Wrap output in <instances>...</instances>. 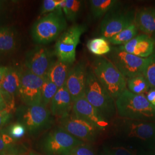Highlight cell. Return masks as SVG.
<instances>
[{"label":"cell","mask_w":155,"mask_h":155,"mask_svg":"<svg viewBox=\"0 0 155 155\" xmlns=\"http://www.w3.org/2000/svg\"><path fill=\"white\" fill-rule=\"evenodd\" d=\"M15 140L9 134L0 132V153L12 150Z\"/></svg>","instance_id":"obj_30"},{"label":"cell","mask_w":155,"mask_h":155,"mask_svg":"<svg viewBox=\"0 0 155 155\" xmlns=\"http://www.w3.org/2000/svg\"><path fill=\"white\" fill-rule=\"evenodd\" d=\"M9 70V68L6 67H0V83L2 81L4 78Z\"/></svg>","instance_id":"obj_36"},{"label":"cell","mask_w":155,"mask_h":155,"mask_svg":"<svg viewBox=\"0 0 155 155\" xmlns=\"http://www.w3.org/2000/svg\"><path fill=\"white\" fill-rule=\"evenodd\" d=\"M46 78L41 77L25 71L21 74V84L18 94L28 106L41 103V89Z\"/></svg>","instance_id":"obj_10"},{"label":"cell","mask_w":155,"mask_h":155,"mask_svg":"<svg viewBox=\"0 0 155 155\" xmlns=\"http://www.w3.org/2000/svg\"><path fill=\"white\" fill-rule=\"evenodd\" d=\"M127 90L133 94L144 95L150 90V85L143 75H139L127 79Z\"/></svg>","instance_id":"obj_25"},{"label":"cell","mask_w":155,"mask_h":155,"mask_svg":"<svg viewBox=\"0 0 155 155\" xmlns=\"http://www.w3.org/2000/svg\"><path fill=\"white\" fill-rule=\"evenodd\" d=\"M4 28L5 27H3V28H0V35H1V34L2 33V32H3V31L4 30Z\"/></svg>","instance_id":"obj_40"},{"label":"cell","mask_w":155,"mask_h":155,"mask_svg":"<svg viewBox=\"0 0 155 155\" xmlns=\"http://www.w3.org/2000/svg\"><path fill=\"white\" fill-rule=\"evenodd\" d=\"M89 4L91 16L94 19H99L120 8L121 2L118 0H91Z\"/></svg>","instance_id":"obj_21"},{"label":"cell","mask_w":155,"mask_h":155,"mask_svg":"<svg viewBox=\"0 0 155 155\" xmlns=\"http://www.w3.org/2000/svg\"><path fill=\"white\" fill-rule=\"evenodd\" d=\"M72 111L75 116L91 123L101 131L109 126V121L89 103L84 95L74 102Z\"/></svg>","instance_id":"obj_15"},{"label":"cell","mask_w":155,"mask_h":155,"mask_svg":"<svg viewBox=\"0 0 155 155\" xmlns=\"http://www.w3.org/2000/svg\"><path fill=\"white\" fill-rule=\"evenodd\" d=\"M29 155H38V154H36V153H34L33 152H31L30 153H29Z\"/></svg>","instance_id":"obj_42"},{"label":"cell","mask_w":155,"mask_h":155,"mask_svg":"<svg viewBox=\"0 0 155 155\" xmlns=\"http://www.w3.org/2000/svg\"><path fill=\"white\" fill-rule=\"evenodd\" d=\"M143 76L149 84L150 88L155 89V51L152 55L148 58Z\"/></svg>","instance_id":"obj_28"},{"label":"cell","mask_w":155,"mask_h":155,"mask_svg":"<svg viewBox=\"0 0 155 155\" xmlns=\"http://www.w3.org/2000/svg\"><path fill=\"white\" fill-rule=\"evenodd\" d=\"M136 12L117 9L104 17L99 28V37L109 39L134 23Z\"/></svg>","instance_id":"obj_7"},{"label":"cell","mask_w":155,"mask_h":155,"mask_svg":"<svg viewBox=\"0 0 155 155\" xmlns=\"http://www.w3.org/2000/svg\"><path fill=\"white\" fill-rule=\"evenodd\" d=\"M83 144V141L60 127L47 134L43 147L50 155H68L75 148Z\"/></svg>","instance_id":"obj_8"},{"label":"cell","mask_w":155,"mask_h":155,"mask_svg":"<svg viewBox=\"0 0 155 155\" xmlns=\"http://www.w3.org/2000/svg\"><path fill=\"white\" fill-rule=\"evenodd\" d=\"M0 155H22L21 154L18 153L16 151L13 150H9L5 152H3L0 153Z\"/></svg>","instance_id":"obj_37"},{"label":"cell","mask_w":155,"mask_h":155,"mask_svg":"<svg viewBox=\"0 0 155 155\" xmlns=\"http://www.w3.org/2000/svg\"><path fill=\"white\" fill-rule=\"evenodd\" d=\"M21 73L15 69L9 68L1 82V92L6 104V109H15V95L18 93L21 84Z\"/></svg>","instance_id":"obj_17"},{"label":"cell","mask_w":155,"mask_h":155,"mask_svg":"<svg viewBox=\"0 0 155 155\" xmlns=\"http://www.w3.org/2000/svg\"><path fill=\"white\" fill-rule=\"evenodd\" d=\"M89 51L97 57L108 55L111 51L110 43L103 37H97L88 40L86 44Z\"/></svg>","instance_id":"obj_22"},{"label":"cell","mask_w":155,"mask_h":155,"mask_svg":"<svg viewBox=\"0 0 155 155\" xmlns=\"http://www.w3.org/2000/svg\"><path fill=\"white\" fill-rule=\"evenodd\" d=\"M120 50L141 58H148L155 51V43L149 35L140 34L125 45L118 47Z\"/></svg>","instance_id":"obj_16"},{"label":"cell","mask_w":155,"mask_h":155,"mask_svg":"<svg viewBox=\"0 0 155 155\" xmlns=\"http://www.w3.org/2000/svg\"><path fill=\"white\" fill-rule=\"evenodd\" d=\"M60 8L57 11L48 13L33 24L32 36L39 45H46L57 40L66 29V20Z\"/></svg>","instance_id":"obj_4"},{"label":"cell","mask_w":155,"mask_h":155,"mask_svg":"<svg viewBox=\"0 0 155 155\" xmlns=\"http://www.w3.org/2000/svg\"><path fill=\"white\" fill-rule=\"evenodd\" d=\"M63 0H45L41 9V15L56 11L61 8Z\"/></svg>","instance_id":"obj_29"},{"label":"cell","mask_w":155,"mask_h":155,"mask_svg":"<svg viewBox=\"0 0 155 155\" xmlns=\"http://www.w3.org/2000/svg\"><path fill=\"white\" fill-rule=\"evenodd\" d=\"M6 109V104L3 96L0 98V111Z\"/></svg>","instance_id":"obj_38"},{"label":"cell","mask_w":155,"mask_h":155,"mask_svg":"<svg viewBox=\"0 0 155 155\" xmlns=\"http://www.w3.org/2000/svg\"><path fill=\"white\" fill-rule=\"evenodd\" d=\"M68 155H95L89 147L83 144L75 148Z\"/></svg>","instance_id":"obj_32"},{"label":"cell","mask_w":155,"mask_h":155,"mask_svg":"<svg viewBox=\"0 0 155 155\" xmlns=\"http://www.w3.org/2000/svg\"><path fill=\"white\" fill-rule=\"evenodd\" d=\"M111 152L113 155H137L136 152L123 147H113Z\"/></svg>","instance_id":"obj_33"},{"label":"cell","mask_w":155,"mask_h":155,"mask_svg":"<svg viewBox=\"0 0 155 155\" xmlns=\"http://www.w3.org/2000/svg\"><path fill=\"white\" fill-rule=\"evenodd\" d=\"M134 24L144 34L152 35L155 33V8L147 7L136 12Z\"/></svg>","instance_id":"obj_19"},{"label":"cell","mask_w":155,"mask_h":155,"mask_svg":"<svg viewBox=\"0 0 155 155\" xmlns=\"http://www.w3.org/2000/svg\"><path fill=\"white\" fill-rule=\"evenodd\" d=\"M58 89L54 83L46 77L41 89V104L45 106L48 105L51 102Z\"/></svg>","instance_id":"obj_27"},{"label":"cell","mask_w":155,"mask_h":155,"mask_svg":"<svg viewBox=\"0 0 155 155\" xmlns=\"http://www.w3.org/2000/svg\"><path fill=\"white\" fill-rule=\"evenodd\" d=\"M72 106L71 96L64 86L58 89L51 102V114L61 118L70 114Z\"/></svg>","instance_id":"obj_18"},{"label":"cell","mask_w":155,"mask_h":155,"mask_svg":"<svg viewBox=\"0 0 155 155\" xmlns=\"http://www.w3.org/2000/svg\"><path fill=\"white\" fill-rule=\"evenodd\" d=\"M88 67L83 60L72 66L67 79L66 87L71 96L73 103L84 95Z\"/></svg>","instance_id":"obj_14"},{"label":"cell","mask_w":155,"mask_h":155,"mask_svg":"<svg viewBox=\"0 0 155 155\" xmlns=\"http://www.w3.org/2000/svg\"><path fill=\"white\" fill-rule=\"evenodd\" d=\"M16 46L15 33L13 29L5 27L0 35V53L13 51Z\"/></svg>","instance_id":"obj_26"},{"label":"cell","mask_w":155,"mask_h":155,"mask_svg":"<svg viewBox=\"0 0 155 155\" xmlns=\"http://www.w3.org/2000/svg\"><path fill=\"white\" fill-rule=\"evenodd\" d=\"M145 97L150 103L155 107V89H150Z\"/></svg>","instance_id":"obj_35"},{"label":"cell","mask_w":155,"mask_h":155,"mask_svg":"<svg viewBox=\"0 0 155 155\" xmlns=\"http://www.w3.org/2000/svg\"><path fill=\"white\" fill-rule=\"evenodd\" d=\"M117 130L129 138L148 140L155 137V122L121 118L116 124Z\"/></svg>","instance_id":"obj_12"},{"label":"cell","mask_w":155,"mask_h":155,"mask_svg":"<svg viewBox=\"0 0 155 155\" xmlns=\"http://www.w3.org/2000/svg\"><path fill=\"white\" fill-rule=\"evenodd\" d=\"M86 30V24H75L61 34L55 45L54 53L58 60L71 65L74 64L77 45Z\"/></svg>","instance_id":"obj_5"},{"label":"cell","mask_w":155,"mask_h":155,"mask_svg":"<svg viewBox=\"0 0 155 155\" xmlns=\"http://www.w3.org/2000/svg\"><path fill=\"white\" fill-rule=\"evenodd\" d=\"M111 154H112V153H111Z\"/></svg>","instance_id":"obj_44"},{"label":"cell","mask_w":155,"mask_h":155,"mask_svg":"<svg viewBox=\"0 0 155 155\" xmlns=\"http://www.w3.org/2000/svg\"><path fill=\"white\" fill-rule=\"evenodd\" d=\"M72 65L66 63L56 61L51 67L47 78L60 89L64 86L69 71Z\"/></svg>","instance_id":"obj_20"},{"label":"cell","mask_w":155,"mask_h":155,"mask_svg":"<svg viewBox=\"0 0 155 155\" xmlns=\"http://www.w3.org/2000/svg\"><path fill=\"white\" fill-rule=\"evenodd\" d=\"M101 155H112V154H111V150H108L107 148H105L102 151Z\"/></svg>","instance_id":"obj_39"},{"label":"cell","mask_w":155,"mask_h":155,"mask_svg":"<svg viewBox=\"0 0 155 155\" xmlns=\"http://www.w3.org/2000/svg\"><path fill=\"white\" fill-rule=\"evenodd\" d=\"M83 1L79 0H63L61 9L68 20L74 22L79 16L82 8Z\"/></svg>","instance_id":"obj_24"},{"label":"cell","mask_w":155,"mask_h":155,"mask_svg":"<svg viewBox=\"0 0 155 155\" xmlns=\"http://www.w3.org/2000/svg\"><path fill=\"white\" fill-rule=\"evenodd\" d=\"M2 97V95L1 94V83H0V98Z\"/></svg>","instance_id":"obj_43"},{"label":"cell","mask_w":155,"mask_h":155,"mask_svg":"<svg viewBox=\"0 0 155 155\" xmlns=\"http://www.w3.org/2000/svg\"><path fill=\"white\" fill-rule=\"evenodd\" d=\"M116 67L127 79L139 75H143L148 58H141L120 50L118 47H113L106 57Z\"/></svg>","instance_id":"obj_6"},{"label":"cell","mask_w":155,"mask_h":155,"mask_svg":"<svg viewBox=\"0 0 155 155\" xmlns=\"http://www.w3.org/2000/svg\"><path fill=\"white\" fill-rule=\"evenodd\" d=\"M11 111L5 109L0 111V129L3 127L11 117Z\"/></svg>","instance_id":"obj_34"},{"label":"cell","mask_w":155,"mask_h":155,"mask_svg":"<svg viewBox=\"0 0 155 155\" xmlns=\"http://www.w3.org/2000/svg\"><path fill=\"white\" fill-rule=\"evenodd\" d=\"M90 68L100 83L114 100L127 90V79L105 56L95 58Z\"/></svg>","instance_id":"obj_2"},{"label":"cell","mask_w":155,"mask_h":155,"mask_svg":"<svg viewBox=\"0 0 155 155\" xmlns=\"http://www.w3.org/2000/svg\"><path fill=\"white\" fill-rule=\"evenodd\" d=\"M151 37H152V39H153V40H154V41H155V33H153Z\"/></svg>","instance_id":"obj_41"},{"label":"cell","mask_w":155,"mask_h":155,"mask_svg":"<svg viewBox=\"0 0 155 155\" xmlns=\"http://www.w3.org/2000/svg\"><path fill=\"white\" fill-rule=\"evenodd\" d=\"M117 114L121 118L155 122V107L145 95L125 90L116 100Z\"/></svg>","instance_id":"obj_1"},{"label":"cell","mask_w":155,"mask_h":155,"mask_svg":"<svg viewBox=\"0 0 155 155\" xmlns=\"http://www.w3.org/2000/svg\"><path fill=\"white\" fill-rule=\"evenodd\" d=\"M26 130V127L21 123H15L12 124L9 129V136L13 139H20L22 137Z\"/></svg>","instance_id":"obj_31"},{"label":"cell","mask_w":155,"mask_h":155,"mask_svg":"<svg viewBox=\"0 0 155 155\" xmlns=\"http://www.w3.org/2000/svg\"><path fill=\"white\" fill-rule=\"evenodd\" d=\"M21 119V124L30 132H36L45 129L52 122L50 111L41 103L28 106L23 112Z\"/></svg>","instance_id":"obj_13"},{"label":"cell","mask_w":155,"mask_h":155,"mask_svg":"<svg viewBox=\"0 0 155 155\" xmlns=\"http://www.w3.org/2000/svg\"><path fill=\"white\" fill-rule=\"evenodd\" d=\"M59 122L61 128L83 143L93 141L101 131L94 125L73 113L60 118Z\"/></svg>","instance_id":"obj_9"},{"label":"cell","mask_w":155,"mask_h":155,"mask_svg":"<svg viewBox=\"0 0 155 155\" xmlns=\"http://www.w3.org/2000/svg\"><path fill=\"white\" fill-rule=\"evenodd\" d=\"M55 53L46 47L38 46L28 52L25 65L29 71L41 77H47L54 61Z\"/></svg>","instance_id":"obj_11"},{"label":"cell","mask_w":155,"mask_h":155,"mask_svg":"<svg viewBox=\"0 0 155 155\" xmlns=\"http://www.w3.org/2000/svg\"><path fill=\"white\" fill-rule=\"evenodd\" d=\"M138 31L139 29L137 27L134 23H133L120 32L117 33L116 35L111 38L110 39H108V41L110 44L121 46L125 45L138 35Z\"/></svg>","instance_id":"obj_23"},{"label":"cell","mask_w":155,"mask_h":155,"mask_svg":"<svg viewBox=\"0 0 155 155\" xmlns=\"http://www.w3.org/2000/svg\"><path fill=\"white\" fill-rule=\"evenodd\" d=\"M84 97L108 121L116 116V100L100 83L90 67L87 70Z\"/></svg>","instance_id":"obj_3"}]
</instances>
